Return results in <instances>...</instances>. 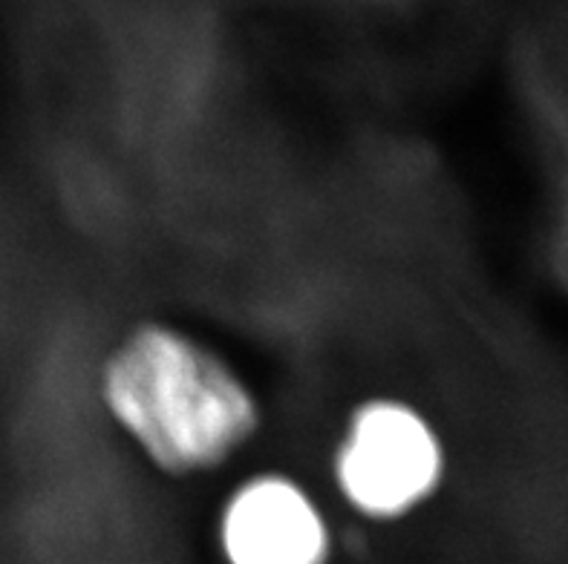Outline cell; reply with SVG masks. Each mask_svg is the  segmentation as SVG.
<instances>
[{"instance_id": "obj_2", "label": "cell", "mask_w": 568, "mask_h": 564, "mask_svg": "<svg viewBox=\"0 0 568 564\" xmlns=\"http://www.w3.org/2000/svg\"><path fill=\"white\" fill-rule=\"evenodd\" d=\"M445 466L436 427L402 398H369L355 407L332 458L344 501L373 522H396L425 507Z\"/></svg>"}, {"instance_id": "obj_3", "label": "cell", "mask_w": 568, "mask_h": 564, "mask_svg": "<svg viewBox=\"0 0 568 564\" xmlns=\"http://www.w3.org/2000/svg\"><path fill=\"white\" fill-rule=\"evenodd\" d=\"M216 544L225 564H329L324 510L301 481L260 472L223 501Z\"/></svg>"}, {"instance_id": "obj_1", "label": "cell", "mask_w": 568, "mask_h": 564, "mask_svg": "<svg viewBox=\"0 0 568 564\" xmlns=\"http://www.w3.org/2000/svg\"><path fill=\"white\" fill-rule=\"evenodd\" d=\"M110 418L168 475L223 466L252 441L260 403L229 360L165 322H144L101 366Z\"/></svg>"}]
</instances>
